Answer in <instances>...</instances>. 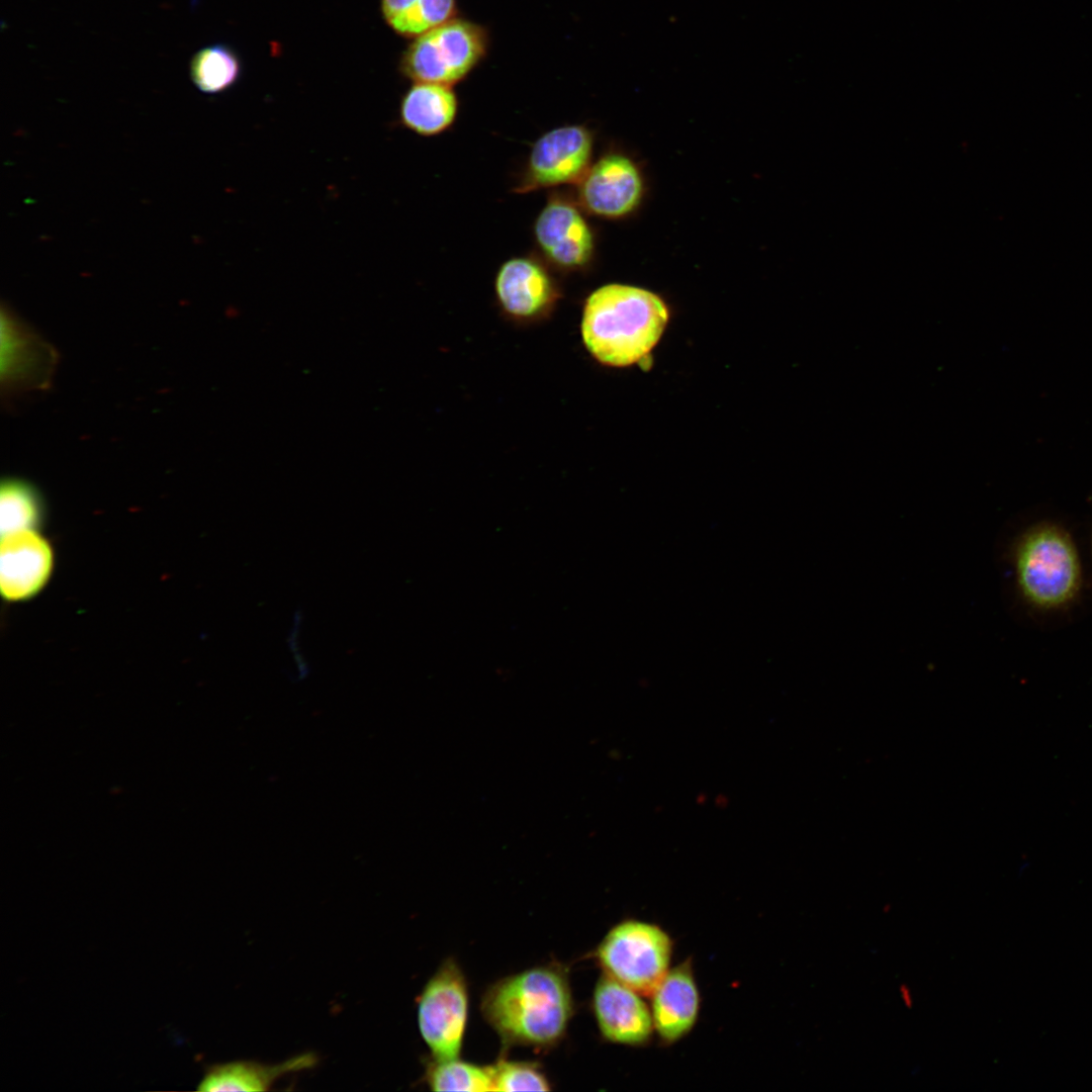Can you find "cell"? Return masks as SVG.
<instances>
[{
    "label": "cell",
    "instance_id": "obj_10",
    "mask_svg": "<svg viewBox=\"0 0 1092 1092\" xmlns=\"http://www.w3.org/2000/svg\"><path fill=\"white\" fill-rule=\"evenodd\" d=\"M1 390L8 396L50 387L58 364L56 349L10 308H1Z\"/></svg>",
    "mask_w": 1092,
    "mask_h": 1092
},
{
    "label": "cell",
    "instance_id": "obj_2",
    "mask_svg": "<svg viewBox=\"0 0 1092 1092\" xmlns=\"http://www.w3.org/2000/svg\"><path fill=\"white\" fill-rule=\"evenodd\" d=\"M667 321V306L657 294L609 283L589 293L583 302L581 340L599 363L626 367L649 354Z\"/></svg>",
    "mask_w": 1092,
    "mask_h": 1092
},
{
    "label": "cell",
    "instance_id": "obj_11",
    "mask_svg": "<svg viewBox=\"0 0 1092 1092\" xmlns=\"http://www.w3.org/2000/svg\"><path fill=\"white\" fill-rule=\"evenodd\" d=\"M643 180L628 156L610 152L601 156L576 184L575 200L587 213L606 219L629 215L639 205Z\"/></svg>",
    "mask_w": 1092,
    "mask_h": 1092
},
{
    "label": "cell",
    "instance_id": "obj_18",
    "mask_svg": "<svg viewBox=\"0 0 1092 1092\" xmlns=\"http://www.w3.org/2000/svg\"><path fill=\"white\" fill-rule=\"evenodd\" d=\"M42 507L39 493L28 482L7 478L0 489L1 536L24 530H34L39 524Z\"/></svg>",
    "mask_w": 1092,
    "mask_h": 1092
},
{
    "label": "cell",
    "instance_id": "obj_21",
    "mask_svg": "<svg viewBox=\"0 0 1092 1092\" xmlns=\"http://www.w3.org/2000/svg\"><path fill=\"white\" fill-rule=\"evenodd\" d=\"M493 1091H549L550 1083L532 1062L498 1060L488 1066Z\"/></svg>",
    "mask_w": 1092,
    "mask_h": 1092
},
{
    "label": "cell",
    "instance_id": "obj_9",
    "mask_svg": "<svg viewBox=\"0 0 1092 1092\" xmlns=\"http://www.w3.org/2000/svg\"><path fill=\"white\" fill-rule=\"evenodd\" d=\"M584 212L574 196L555 191L535 218L538 256L555 272H581L594 260L596 239Z\"/></svg>",
    "mask_w": 1092,
    "mask_h": 1092
},
{
    "label": "cell",
    "instance_id": "obj_6",
    "mask_svg": "<svg viewBox=\"0 0 1092 1092\" xmlns=\"http://www.w3.org/2000/svg\"><path fill=\"white\" fill-rule=\"evenodd\" d=\"M468 1017L465 977L455 961H445L424 987L418 1025L435 1060L457 1059Z\"/></svg>",
    "mask_w": 1092,
    "mask_h": 1092
},
{
    "label": "cell",
    "instance_id": "obj_22",
    "mask_svg": "<svg viewBox=\"0 0 1092 1092\" xmlns=\"http://www.w3.org/2000/svg\"><path fill=\"white\" fill-rule=\"evenodd\" d=\"M899 992L904 1005L907 1008H911L913 1006V997L909 987L906 984H902L900 985Z\"/></svg>",
    "mask_w": 1092,
    "mask_h": 1092
},
{
    "label": "cell",
    "instance_id": "obj_8",
    "mask_svg": "<svg viewBox=\"0 0 1092 1092\" xmlns=\"http://www.w3.org/2000/svg\"><path fill=\"white\" fill-rule=\"evenodd\" d=\"M594 135L583 124H565L541 134L531 146L514 192L577 184L592 165Z\"/></svg>",
    "mask_w": 1092,
    "mask_h": 1092
},
{
    "label": "cell",
    "instance_id": "obj_12",
    "mask_svg": "<svg viewBox=\"0 0 1092 1092\" xmlns=\"http://www.w3.org/2000/svg\"><path fill=\"white\" fill-rule=\"evenodd\" d=\"M593 1009L602 1035L611 1042L640 1045L652 1035L651 1009L641 994L607 975L595 988Z\"/></svg>",
    "mask_w": 1092,
    "mask_h": 1092
},
{
    "label": "cell",
    "instance_id": "obj_19",
    "mask_svg": "<svg viewBox=\"0 0 1092 1092\" xmlns=\"http://www.w3.org/2000/svg\"><path fill=\"white\" fill-rule=\"evenodd\" d=\"M240 61L226 46L212 44L197 51L189 64L193 84L204 93H218L231 87L240 75Z\"/></svg>",
    "mask_w": 1092,
    "mask_h": 1092
},
{
    "label": "cell",
    "instance_id": "obj_7",
    "mask_svg": "<svg viewBox=\"0 0 1092 1092\" xmlns=\"http://www.w3.org/2000/svg\"><path fill=\"white\" fill-rule=\"evenodd\" d=\"M554 270L538 255L507 259L493 280L495 304L508 322L519 327L542 324L553 315L562 298Z\"/></svg>",
    "mask_w": 1092,
    "mask_h": 1092
},
{
    "label": "cell",
    "instance_id": "obj_17",
    "mask_svg": "<svg viewBox=\"0 0 1092 1092\" xmlns=\"http://www.w3.org/2000/svg\"><path fill=\"white\" fill-rule=\"evenodd\" d=\"M456 0H381L387 23L398 33L419 36L447 21Z\"/></svg>",
    "mask_w": 1092,
    "mask_h": 1092
},
{
    "label": "cell",
    "instance_id": "obj_13",
    "mask_svg": "<svg viewBox=\"0 0 1092 1092\" xmlns=\"http://www.w3.org/2000/svg\"><path fill=\"white\" fill-rule=\"evenodd\" d=\"M0 587L8 601L33 597L48 581L53 568V551L35 530L1 536Z\"/></svg>",
    "mask_w": 1092,
    "mask_h": 1092
},
{
    "label": "cell",
    "instance_id": "obj_15",
    "mask_svg": "<svg viewBox=\"0 0 1092 1092\" xmlns=\"http://www.w3.org/2000/svg\"><path fill=\"white\" fill-rule=\"evenodd\" d=\"M315 1058L312 1054H302L278 1064H263L255 1061H234L211 1066L204 1074L197 1090L209 1092L268 1091L285 1075L300 1072L312 1067Z\"/></svg>",
    "mask_w": 1092,
    "mask_h": 1092
},
{
    "label": "cell",
    "instance_id": "obj_5",
    "mask_svg": "<svg viewBox=\"0 0 1092 1092\" xmlns=\"http://www.w3.org/2000/svg\"><path fill=\"white\" fill-rule=\"evenodd\" d=\"M485 50V35L473 23L450 19L419 35L404 53L403 73L417 82L452 85L463 79Z\"/></svg>",
    "mask_w": 1092,
    "mask_h": 1092
},
{
    "label": "cell",
    "instance_id": "obj_16",
    "mask_svg": "<svg viewBox=\"0 0 1092 1092\" xmlns=\"http://www.w3.org/2000/svg\"><path fill=\"white\" fill-rule=\"evenodd\" d=\"M458 100L448 85L417 82L403 96L399 117L407 129L422 136H435L455 122Z\"/></svg>",
    "mask_w": 1092,
    "mask_h": 1092
},
{
    "label": "cell",
    "instance_id": "obj_1",
    "mask_svg": "<svg viewBox=\"0 0 1092 1092\" xmlns=\"http://www.w3.org/2000/svg\"><path fill=\"white\" fill-rule=\"evenodd\" d=\"M481 1012L505 1043L551 1046L573 1013L566 972L548 965L500 979L485 991Z\"/></svg>",
    "mask_w": 1092,
    "mask_h": 1092
},
{
    "label": "cell",
    "instance_id": "obj_14",
    "mask_svg": "<svg viewBox=\"0 0 1092 1092\" xmlns=\"http://www.w3.org/2000/svg\"><path fill=\"white\" fill-rule=\"evenodd\" d=\"M654 1029L664 1042H674L696 1023L700 997L691 964L669 970L651 993Z\"/></svg>",
    "mask_w": 1092,
    "mask_h": 1092
},
{
    "label": "cell",
    "instance_id": "obj_20",
    "mask_svg": "<svg viewBox=\"0 0 1092 1092\" xmlns=\"http://www.w3.org/2000/svg\"><path fill=\"white\" fill-rule=\"evenodd\" d=\"M426 1080L434 1091H493L488 1066H478L457 1059L435 1060L426 1071Z\"/></svg>",
    "mask_w": 1092,
    "mask_h": 1092
},
{
    "label": "cell",
    "instance_id": "obj_4",
    "mask_svg": "<svg viewBox=\"0 0 1092 1092\" xmlns=\"http://www.w3.org/2000/svg\"><path fill=\"white\" fill-rule=\"evenodd\" d=\"M672 943L658 925L625 920L601 941L596 957L605 975L641 995H651L669 971Z\"/></svg>",
    "mask_w": 1092,
    "mask_h": 1092
},
{
    "label": "cell",
    "instance_id": "obj_3",
    "mask_svg": "<svg viewBox=\"0 0 1092 1092\" xmlns=\"http://www.w3.org/2000/svg\"><path fill=\"white\" fill-rule=\"evenodd\" d=\"M1014 563L1019 590L1034 607H1063L1079 592V556L1070 535L1059 526L1041 524L1025 533L1016 546Z\"/></svg>",
    "mask_w": 1092,
    "mask_h": 1092
}]
</instances>
